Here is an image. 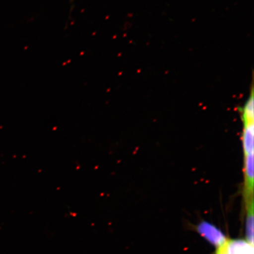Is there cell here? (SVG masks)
Masks as SVG:
<instances>
[{
	"label": "cell",
	"mask_w": 254,
	"mask_h": 254,
	"mask_svg": "<svg viewBox=\"0 0 254 254\" xmlns=\"http://www.w3.org/2000/svg\"><path fill=\"white\" fill-rule=\"evenodd\" d=\"M244 199L245 206L254 203V154L244 156Z\"/></svg>",
	"instance_id": "1"
},
{
	"label": "cell",
	"mask_w": 254,
	"mask_h": 254,
	"mask_svg": "<svg viewBox=\"0 0 254 254\" xmlns=\"http://www.w3.org/2000/svg\"><path fill=\"white\" fill-rule=\"evenodd\" d=\"M243 123L242 135L244 156L254 154V118L241 117Z\"/></svg>",
	"instance_id": "2"
},
{
	"label": "cell",
	"mask_w": 254,
	"mask_h": 254,
	"mask_svg": "<svg viewBox=\"0 0 254 254\" xmlns=\"http://www.w3.org/2000/svg\"><path fill=\"white\" fill-rule=\"evenodd\" d=\"M197 230L202 237L214 246H220L227 240L220 230L208 222H201L198 225Z\"/></svg>",
	"instance_id": "3"
},
{
	"label": "cell",
	"mask_w": 254,
	"mask_h": 254,
	"mask_svg": "<svg viewBox=\"0 0 254 254\" xmlns=\"http://www.w3.org/2000/svg\"><path fill=\"white\" fill-rule=\"evenodd\" d=\"M228 254H254V248L248 241L227 240L224 243Z\"/></svg>",
	"instance_id": "4"
},
{
	"label": "cell",
	"mask_w": 254,
	"mask_h": 254,
	"mask_svg": "<svg viewBox=\"0 0 254 254\" xmlns=\"http://www.w3.org/2000/svg\"><path fill=\"white\" fill-rule=\"evenodd\" d=\"M254 204L247 206L246 209V233L248 242L254 245Z\"/></svg>",
	"instance_id": "5"
}]
</instances>
